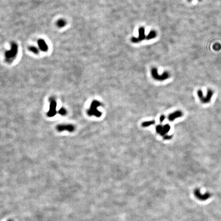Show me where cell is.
Wrapping results in <instances>:
<instances>
[{"mask_svg": "<svg viewBox=\"0 0 221 221\" xmlns=\"http://www.w3.org/2000/svg\"><path fill=\"white\" fill-rule=\"evenodd\" d=\"M37 44L39 48L41 51L43 52H46L48 50V45L44 39H39L37 42Z\"/></svg>", "mask_w": 221, "mask_h": 221, "instance_id": "obj_10", "label": "cell"}, {"mask_svg": "<svg viewBox=\"0 0 221 221\" xmlns=\"http://www.w3.org/2000/svg\"><path fill=\"white\" fill-rule=\"evenodd\" d=\"M197 94L200 101L203 104H207L210 102L212 97L214 94V92L211 89H208L207 90L206 95L204 96L202 90H199L197 92Z\"/></svg>", "mask_w": 221, "mask_h": 221, "instance_id": "obj_3", "label": "cell"}, {"mask_svg": "<svg viewBox=\"0 0 221 221\" xmlns=\"http://www.w3.org/2000/svg\"><path fill=\"white\" fill-rule=\"evenodd\" d=\"M102 104L97 100H93L90 106V109L87 110V114L89 116H94L96 117H100L102 113L97 110V108L101 106Z\"/></svg>", "mask_w": 221, "mask_h": 221, "instance_id": "obj_2", "label": "cell"}, {"mask_svg": "<svg viewBox=\"0 0 221 221\" xmlns=\"http://www.w3.org/2000/svg\"><path fill=\"white\" fill-rule=\"evenodd\" d=\"M156 36H157V32L154 30H152L148 34V35L146 37V39L147 40H150L156 37Z\"/></svg>", "mask_w": 221, "mask_h": 221, "instance_id": "obj_12", "label": "cell"}, {"mask_svg": "<svg viewBox=\"0 0 221 221\" xmlns=\"http://www.w3.org/2000/svg\"><path fill=\"white\" fill-rule=\"evenodd\" d=\"M171 130V126L169 124H165L164 126H163V129L162 130L161 133H160V135L162 136H164L165 135H166L169 131Z\"/></svg>", "mask_w": 221, "mask_h": 221, "instance_id": "obj_11", "label": "cell"}, {"mask_svg": "<svg viewBox=\"0 0 221 221\" xmlns=\"http://www.w3.org/2000/svg\"><path fill=\"white\" fill-rule=\"evenodd\" d=\"M56 129L59 132L68 131V132H72L75 130V127L72 124H60L57 126Z\"/></svg>", "mask_w": 221, "mask_h": 221, "instance_id": "obj_7", "label": "cell"}, {"mask_svg": "<svg viewBox=\"0 0 221 221\" xmlns=\"http://www.w3.org/2000/svg\"><path fill=\"white\" fill-rule=\"evenodd\" d=\"M67 24L66 21L63 19H60L56 22V26L59 28H62L65 27Z\"/></svg>", "mask_w": 221, "mask_h": 221, "instance_id": "obj_13", "label": "cell"}, {"mask_svg": "<svg viewBox=\"0 0 221 221\" xmlns=\"http://www.w3.org/2000/svg\"><path fill=\"white\" fill-rule=\"evenodd\" d=\"M162 129H163V125H161V124H160V125H157V126H156V132H157L158 134H160V133H161V132H162Z\"/></svg>", "mask_w": 221, "mask_h": 221, "instance_id": "obj_17", "label": "cell"}, {"mask_svg": "<svg viewBox=\"0 0 221 221\" xmlns=\"http://www.w3.org/2000/svg\"><path fill=\"white\" fill-rule=\"evenodd\" d=\"M213 48L216 51H219L221 49V45L219 43H216L213 46Z\"/></svg>", "mask_w": 221, "mask_h": 221, "instance_id": "obj_16", "label": "cell"}, {"mask_svg": "<svg viewBox=\"0 0 221 221\" xmlns=\"http://www.w3.org/2000/svg\"><path fill=\"white\" fill-rule=\"evenodd\" d=\"M138 33H139V36L138 37H132L131 38V41L133 43H139L143 40H144V39L146 38V36L145 34V28L144 27H141L140 28H139L138 30Z\"/></svg>", "mask_w": 221, "mask_h": 221, "instance_id": "obj_6", "label": "cell"}, {"mask_svg": "<svg viewBox=\"0 0 221 221\" xmlns=\"http://www.w3.org/2000/svg\"><path fill=\"white\" fill-rule=\"evenodd\" d=\"M172 138V135H165L163 136V139L164 140H170Z\"/></svg>", "mask_w": 221, "mask_h": 221, "instance_id": "obj_19", "label": "cell"}, {"mask_svg": "<svg viewBox=\"0 0 221 221\" xmlns=\"http://www.w3.org/2000/svg\"><path fill=\"white\" fill-rule=\"evenodd\" d=\"M165 119V116L164 115H162L160 117L159 120L160 123H163V122L164 121Z\"/></svg>", "mask_w": 221, "mask_h": 221, "instance_id": "obj_20", "label": "cell"}, {"mask_svg": "<svg viewBox=\"0 0 221 221\" xmlns=\"http://www.w3.org/2000/svg\"><path fill=\"white\" fill-rule=\"evenodd\" d=\"M59 113L60 114H61V115L63 116V115H65L66 114L67 111H66V110L64 108H62L61 109H60V110H59Z\"/></svg>", "mask_w": 221, "mask_h": 221, "instance_id": "obj_18", "label": "cell"}, {"mask_svg": "<svg viewBox=\"0 0 221 221\" xmlns=\"http://www.w3.org/2000/svg\"><path fill=\"white\" fill-rule=\"evenodd\" d=\"M155 123V121L154 120L145 121L142 123V126L143 127H148V126H149L150 125H154Z\"/></svg>", "mask_w": 221, "mask_h": 221, "instance_id": "obj_14", "label": "cell"}, {"mask_svg": "<svg viewBox=\"0 0 221 221\" xmlns=\"http://www.w3.org/2000/svg\"><path fill=\"white\" fill-rule=\"evenodd\" d=\"M50 101V109L49 112L47 113L48 117H52L54 116L57 112H56V106L57 103L55 101V99L54 97H51L49 99Z\"/></svg>", "mask_w": 221, "mask_h": 221, "instance_id": "obj_5", "label": "cell"}, {"mask_svg": "<svg viewBox=\"0 0 221 221\" xmlns=\"http://www.w3.org/2000/svg\"><path fill=\"white\" fill-rule=\"evenodd\" d=\"M183 115V114L182 111L180 110H176V111L174 112L173 113L171 114L168 116V119L170 121H173L176 119H177L178 118L181 117Z\"/></svg>", "mask_w": 221, "mask_h": 221, "instance_id": "obj_9", "label": "cell"}, {"mask_svg": "<svg viewBox=\"0 0 221 221\" xmlns=\"http://www.w3.org/2000/svg\"><path fill=\"white\" fill-rule=\"evenodd\" d=\"M188 1H189V2H190V1H193V0H187ZM199 1H201V0H199Z\"/></svg>", "mask_w": 221, "mask_h": 221, "instance_id": "obj_21", "label": "cell"}, {"mask_svg": "<svg viewBox=\"0 0 221 221\" xmlns=\"http://www.w3.org/2000/svg\"><path fill=\"white\" fill-rule=\"evenodd\" d=\"M29 50L31 52H32L33 53H34V54H38V52H39V51H38V49L36 47H35V46H30L29 47Z\"/></svg>", "mask_w": 221, "mask_h": 221, "instance_id": "obj_15", "label": "cell"}, {"mask_svg": "<svg viewBox=\"0 0 221 221\" xmlns=\"http://www.w3.org/2000/svg\"><path fill=\"white\" fill-rule=\"evenodd\" d=\"M18 53V46L15 43H12L10 50H7L5 54V60L8 63H11L16 58Z\"/></svg>", "mask_w": 221, "mask_h": 221, "instance_id": "obj_1", "label": "cell"}, {"mask_svg": "<svg viewBox=\"0 0 221 221\" xmlns=\"http://www.w3.org/2000/svg\"><path fill=\"white\" fill-rule=\"evenodd\" d=\"M194 194L196 198L201 201H205L210 197V194L208 193H206L203 195L202 194L199 189H196L195 190Z\"/></svg>", "mask_w": 221, "mask_h": 221, "instance_id": "obj_8", "label": "cell"}, {"mask_svg": "<svg viewBox=\"0 0 221 221\" xmlns=\"http://www.w3.org/2000/svg\"></svg>", "mask_w": 221, "mask_h": 221, "instance_id": "obj_22", "label": "cell"}, {"mask_svg": "<svg viewBox=\"0 0 221 221\" xmlns=\"http://www.w3.org/2000/svg\"><path fill=\"white\" fill-rule=\"evenodd\" d=\"M151 74L154 78L156 80L163 81L165 80L166 79L168 78L170 76V74L167 72H163L162 75H159L158 73L157 69L156 68H153L151 70Z\"/></svg>", "mask_w": 221, "mask_h": 221, "instance_id": "obj_4", "label": "cell"}]
</instances>
